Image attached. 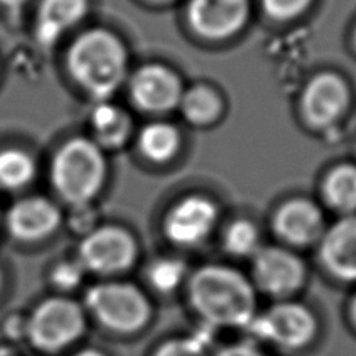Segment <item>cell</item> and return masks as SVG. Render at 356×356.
<instances>
[{
    "label": "cell",
    "mask_w": 356,
    "mask_h": 356,
    "mask_svg": "<svg viewBox=\"0 0 356 356\" xmlns=\"http://www.w3.org/2000/svg\"><path fill=\"white\" fill-rule=\"evenodd\" d=\"M136 245L129 233L118 227H99L86 233L79 245V261L86 270L110 275L129 269Z\"/></svg>",
    "instance_id": "obj_7"
},
{
    "label": "cell",
    "mask_w": 356,
    "mask_h": 356,
    "mask_svg": "<svg viewBox=\"0 0 356 356\" xmlns=\"http://www.w3.org/2000/svg\"><path fill=\"white\" fill-rule=\"evenodd\" d=\"M181 108L184 116L197 124L208 122L218 116L220 102L218 95L207 88H195L181 99Z\"/></svg>",
    "instance_id": "obj_21"
},
{
    "label": "cell",
    "mask_w": 356,
    "mask_h": 356,
    "mask_svg": "<svg viewBox=\"0 0 356 356\" xmlns=\"http://www.w3.org/2000/svg\"><path fill=\"white\" fill-rule=\"evenodd\" d=\"M325 195L334 208L352 211L356 208V169L342 166L330 174L325 184Z\"/></svg>",
    "instance_id": "obj_19"
},
{
    "label": "cell",
    "mask_w": 356,
    "mask_h": 356,
    "mask_svg": "<svg viewBox=\"0 0 356 356\" xmlns=\"http://www.w3.org/2000/svg\"><path fill=\"white\" fill-rule=\"evenodd\" d=\"M83 327L85 317L77 305L65 298H52L36 309L29 323V333L35 346L56 350L77 339Z\"/></svg>",
    "instance_id": "obj_8"
},
{
    "label": "cell",
    "mask_w": 356,
    "mask_h": 356,
    "mask_svg": "<svg viewBox=\"0 0 356 356\" xmlns=\"http://www.w3.org/2000/svg\"><path fill=\"white\" fill-rule=\"evenodd\" d=\"M2 75H3V63H2V58H0V81H2Z\"/></svg>",
    "instance_id": "obj_32"
},
{
    "label": "cell",
    "mask_w": 356,
    "mask_h": 356,
    "mask_svg": "<svg viewBox=\"0 0 356 356\" xmlns=\"http://www.w3.org/2000/svg\"><path fill=\"white\" fill-rule=\"evenodd\" d=\"M347 104V89L334 75H321L309 83L303 97V110L316 125H325L339 116Z\"/></svg>",
    "instance_id": "obj_16"
},
{
    "label": "cell",
    "mask_w": 356,
    "mask_h": 356,
    "mask_svg": "<svg viewBox=\"0 0 356 356\" xmlns=\"http://www.w3.org/2000/svg\"><path fill=\"white\" fill-rule=\"evenodd\" d=\"M86 305L102 325L119 333L138 332L152 316L150 302L144 292L122 282L92 286L86 294Z\"/></svg>",
    "instance_id": "obj_4"
},
{
    "label": "cell",
    "mask_w": 356,
    "mask_h": 356,
    "mask_svg": "<svg viewBox=\"0 0 356 356\" xmlns=\"http://www.w3.org/2000/svg\"><path fill=\"white\" fill-rule=\"evenodd\" d=\"M40 160L22 144L0 145V194L29 193L40 175Z\"/></svg>",
    "instance_id": "obj_15"
},
{
    "label": "cell",
    "mask_w": 356,
    "mask_h": 356,
    "mask_svg": "<svg viewBox=\"0 0 356 356\" xmlns=\"http://www.w3.org/2000/svg\"><path fill=\"white\" fill-rule=\"evenodd\" d=\"M253 278L264 294L286 300L302 289L307 270L294 253L266 247L253 257Z\"/></svg>",
    "instance_id": "obj_10"
},
{
    "label": "cell",
    "mask_w": 356,
    "mask_h": 356,
    "mask_svg": "<svg viewBox=\"0 0 356 356\" xmlns=\"http://www.w3.org/2000/svg\"><path fill=\"white\" fill-rule=\"evenodd\" d=\"M31 16V38L44 52L65 42L86 17L89 0H35Z\"/></svg>",
    "instance_id": "obj_9"
},
{
    "label": "cell",
    "mask_w": 356,
    "mask_h": 356,
    "mask_svg": "<svg viewBox=\"0 0 356 356\" xmlns=\"http://www.w3.org/2000/svg\"><path fill=\"white\" fill-rule=\"evenodd\" d=\"M86 269L79 259H67L55 267L52 272V280L56 286L63 289H72L79 286L83 280Z\"/></svg>",
    "instance_id": "obj_24"
},
{
    "label": "cell",
    "mask_w": 356,
    "mask_h": 356,
    "mask_svg": "<svg viewBox=\"0 0 356 356\" xmlns=\"http://www.w3.org/2000/svg\"><path fill=\"white\" fill-rule=\"evenodd\" d=\"M214 356H264V353L253 342H236L222 347Z\"/></svg>",
    "instance_id": "obj_27"
},
{
    "label": "cell",
    "mask_w": 356,
    "mask_h": 356,
    "mask_svg": "<svg viewBox=\"0 0 356 356\" xmlns=\"http://www.w3.org/2000/svg\"><path fill=\"white\" fill-rule=\"evenodd\" d=\"M141 149L150 160L164 161L174 155L178 147V135L170 125H149L141 135Z\"/></svg>",
    "instance_id": "obj_20"
},
{
    "label": "cell",
    "mask_w": 356,
    "mask_h": 356,
    "mask_svg": "<svg viewBox=\"0 0 356 356\" xmlns=\"http://www.w3.org/2000/svg\"><path fill=\"white\" fill-rule=\"evenodd\" d=\"M105 170V156L91 138H67L56 145L49 158L50 193L67 208L89 205L100 193Z\"/></svg>",
    "instance_id": "obj_3"
},
{
    "label": "cell",
    "mask_w": 356,
    "mask_h": 356,
    "mask_svg": "<svg viewBox=\"0 0 356 356\" xmlns=\"http://www.w3.org/2000/svg\"><path fill=\"white\" fill-rule=\"evenodd\" d=\"M63 69L94 102L108 100L125 79V49L110 30H83L66 44Z\"/></svg>",
    "instance_id": "obj_2"
},
{
    "label": "cell",
    "mask_w": 356,
    "mask_h": 356,
    "mask_svg": "<svg viewBox=\"0 0 356 356\" xmlns=\"http://www.w3.org/2000/svg\"><path fill=\"white\" fill-rule=\"evenodd\" d=\"M0 283H2V272H0Z\"/></svg>",
    "instance_id": "obj_33"
},
{
    "label": "cell",
    "mask_w": 356,
    "mask_h": 356,
    "mask_svg": "<svg viewBox=\"0 0 356 356\" xmlns=\"http://www.w3.org/2000/svg\"><path fill=\"white\" fill-rule=\"evenodd\" d=\"M225 249L234 257H255L259 250V236L255 225L247 220L234 222L225 234Z\"/></svg>",
    "instance_id": "obj_23"
},
{
    "label": "cell",
    "mask_w": 356,
    "mask_h": 356,
    "mask_svg": "<svg viewBox=\"0 0 356 356\" xmlns=\"http://www.w3.org/2000/svg\"><path fill=\"white\" fill-rule=\"evenodd\" d=\"M2 222H3V207L0 203V228H2Z\"/></svg>",
    "instance_id": "obj_31"
},
{
    "label": "cell",
    "mask_w": 356,
    "mask_h": 356,
    "mask_svg": "<svg viewBox=\"0 0 356 356\" xmlns=\"http://www.w3.org/2000/svg\"><path fill=\"white\" fill-rule=\"evenodd\" d=\"M77 356H105V355H102L100 352H95V350H85L79 353Z\"/></svg>",
    "instance_id": "obj_30"
},
{
    "label": "cell",
    "mask_w": 356,
    "mask_h": 356,
    "mask_svg": "<svg viewBox=\"0 0 356 356\" xmlns=\"http://www.w3.org/2000/svg\"><path fill=\"white\" fill-rule=\"evenodd\" d=\"M350 316H352V321L356 325V296L353 297V300L350 303Z\"/></svg>",
    "instance_id": "obj_29"
},
{
    "label": "cell",
    "mask_w": 356,
    "mask_h": 356,
    "mask_svg": "<svg viewBox=\"0 0 356 356\" xmlns=\"http://www.w3.org/2000/svg\"><path fill=\"white\" fill-rule=\"evenodd\" d=\"M188 297L202 322L216 330H247L258 314L255 288L232 267H202L189 280Z\"/></svg>",
    "instance_id": "obj_1"
},
{
    "label": "cell",
    "mask_w": 356,
    "mask_h": 356,
    "mask_svg": "<svg viewBox=\"0 0 356 356\" xmlns=\"http://www.w3.org/2000/svg\"><path fill=\"white\" fill-rule=\"evenodd\" d=\"M131 95L149 111H166L180 102V83L172 72L160 66H149L131 80Z\"/></svg>",
    "instance_id": "obj_14"
},
{
    "label": "cell",
    "mask_w": 356,
    "mask_h": 356,
    "mask_svg": "<svg viewBox=\"0 0 356 356\" xmlns=\"http://www.w3.org/2000/svg\"><path fill=\"white\" fill-rule=\"evenodd\" d=\"M325 269L342 282H356V218L338 222L321 244Z\"/></svg>",
    "instance_id": "obj_13"
},
{
    "label": "cell",
    "mask_w": 356,
    "mask_h": 356,
    "mask_svg": "<svg viewBox=\"0 0 356 356\" xmlns=\"http://www.w3.org/2000/svg\"><path fill=\"white\" fill-rule=\"evenodd\" d=\"M216 222V209L205 199L191 197L170 211L166 219V234L180 245H194L208 236Z\"/></svg>",
    "instance_id": "obj_12"
},
{
    "label": "cell",
    "mask_w": 356,
    "mask_h": 356,
    "mask_svg": "<svg viewBox=\"0 0 356 356\" xmlns=\"http://www.w3.org/2000/svg\"><path fill=\"white\" fill-rule=\"evenodd\" d=\"M275 230L291 244L307 245L314 243L322 233L319 209L303 200L291 202L280 209L275 219Z\"/></svg>",
    "instance_id": "obj_17"
},
{
    "label": "cell",
    "mask_w": 356,
    "mask_h": 356,
    "mask_svg": "<svg viewBox=\"0 0 356 356\" xmlns=\"http://www.w3.org/2000/svg\"><path fill=\"white\" fill-rule=\"evenodd\" d=\"M186 277V266L175 258L158 259L149 267L147 278L152 288L163 294L174 292Z\"/></svg>",
    "instance_id": "obj_22"
},
{
    "label": "cell",
    "mask_w": 356,
    "mask_h": 356,
    "mask_svg": "<svg viewBox=\"0 0 356 356\" xmlns=\"http://www.w3.org/2000/svg\"><path fill=\"white\" fill-rule=\"evenodd\" d=\"M247 10V0H193L189 19L203 36L224 38L244 24Z\"/></svg>",
    "instance_id": "obj_11"
},
{
    "label": "cell",
    "mask_w": 356,
    "mask_h": 356,
    "mask_svg": "<svg viewBox=\"0 0 356 356\" xmlns=\"http://www.w3.org/2000/svg\"><path fill=\"white\" fill-rule=\"evenodd\" d=\"M35 0H0V11L11 17L21 16L24 10L33 3Z\"/></svg>",
    "instance_id": "obj_28"
},
{
    "label": "cell",
    "mask_w": 356,
    "mask_h": 356,
    "mask_svg": "<svg viewBox=\"0 0 356 356\" xmlns=\"http://www.w3.org/2000/svg\"><path fill=\"white\" fill-rule=\"evenodd\" d=\"M247 330L257 339L283 350H300L314 339L317 319L303 303L282 300L253 317Z\"/></svg>",
    "instance_id": "obj_6"
},
{
    "label": "cell",
    "mask_w": 356,
    "mask_h": 356,
    "mask_svg": "<svg viewBox=\"0 0 356 356\" xmlns=\"http://www.w3.org/2000/svg\"><path fill=\"white\" fill-rule=\"evenodd\" d=\"M65 225V209L52 194L25 193L3 208L2 228L22 244L47 241Z\"/></svg>",
    "instance_id": "obj_5"
},
{
    "label": "cell",
    "mask_w": 356,
    "mask_h": 356,
    "mask_svg": "<svg viewBox=\"0 0 356 356\" xmlns=\"http://www.w3.org/2000/svg\"><path fill=\"white\" fill-rule=\"evenodd\" d=\"M309 0H264L266 10L277 17H291L300 13Z\"/></svg>",
    "instance_id": "obj_26"
},
{
    "label": "cell",
    "mask_w": 356,
    "mask_h": 356,
    "mask_svg": "<svg viewBox=\"0 0 356 356\" xmlns=\"http://www.w3.org/2000/svg\"><path fill=\"white\" fill-rule=\"evenodd\" d=\"M208 348L199 344L193 336L180 339H170L158 347L154 356H208Z\"/></svg>",
    "instance_id": "obj_25"
},
{
    "label": "cell",
    "mask_w": 356,
    "mask_h": 356,
    "mask_svg": "<svg viewBox=\"0 0 356 356\" xmlns=\"http://www.w3.org/2000/svg\"><path fill=\"white\" fill-rule=\"evenodd\" d=\"M92 141L100 149H113L122 144L130 133V119L119 106L108 100L95 102L89 113Z\"/></svg>",
    "instance_id": "obj_18"
}]
</instances>
